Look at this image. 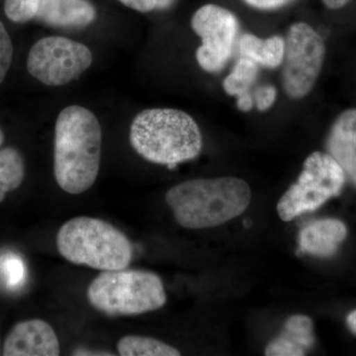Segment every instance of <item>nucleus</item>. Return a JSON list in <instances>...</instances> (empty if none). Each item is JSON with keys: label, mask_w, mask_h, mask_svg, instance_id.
<instances>
[{"label": "nucleus", "mask_w": 356, "mask_h": 356, "mask_svg": "<svg viewBox=\"0 0 356 356\" xmlns=\"http://www.w3.org/2000/svg\"><path fill=\"white\" fill-rule=\"evenodd\" d=\"M102 147V126L90 110L70 105L58 114L54 175L63 191L77 195L93 186L99 173Z\"/></svg>", "instance_id": "nucleus-1"}, {"label": "nucleus", "mask_w": 356, "mask_h": 356, "mask_svg": "<svg viewBox=\"0 0 356 356\" xmlns=\"http://www.w3.org/2000/svg\"><path fill=\"white\" fill-rule=\"evenodd\" d=\"M252 191L241 178H197L175 185L165 202L185 229L213 228L241 216L250 206Z\"/></svg>", "instance_id": "nucleus-2"}, {"label": "nucleus", "mask_w": 356, "mask_h": 356, "mask_svg": "<svg viewBox=\"0 0 356 356\" xmlns=\"http://www.w3.org/2000/svg\"><path fill=\"white\" fill-rule=\"evenodd\" d=\"M130 143L143 159L170 168L197 158L203 146L196 121L186 112L172 108L138 114L131 124Z\"/></svg>", "instance_id": "nucleus-3"}, {"label": "nucleus", "mask_w": 356, "mask_h": 356, "mask_svg": "<svg viewBox=\"0 0 356 356\" xmlns=\"http://www.w3.org/2000/svg\"><path fill=\"white\" fill-rule=\"evenodd\" d=\"M58 252L76 266L102 271L127 268L133 259L132 243L104 220L76 217L65 222L56 238Z\"/></svg>", "instance_id": "nucleus-4"}, {"label": "nucleus", "mask_w": 356, "mask_h": 356, "mask_svg": "<svg viewBox=\"0 0 356 356\" xmlns=\"http://www.w3.org/2000/svg\"><path fill=\"white\" fill-rule=\"evenodd\" d=\"M86 297L93 308L109 317L140 315L166 303L161 277L140 269L102 271L91 281Z\"/></svg>", "instance_id": "nucleus-5"}, {"label": "nucleus", "mask_w": 356, "mask_h": 356, "mask_svg": "<svg viewBox=\"0 0 356 356\" xmlns=\"http://www.w3.org/2000/svg\"><path fill=\"white\" fill-rule=\"evenodd\" d=\"M343 168L327 153L314 152L305 159L298 179L277 203V213L284 222L318 209L337 197L346 184Z\"/></svg>", "instance_id": "nucleus-6"}, {"label": "nucleus", "mask_w": 356, "mask_h": 356, "mask_svg": "<svg viewBox=\"0 0 356 356\" xmlns=\"http://www.w3.org/2000/svg\"><path fill=\"white\" fill-rule=\"evenodd\" d=\"M281 83L291 99H303L317 83L325 60L324 39L305 22L293 23L285 37Z\"/></svg>", "instance_id": "nucleus-7"}, {"label": "nucleus", "mask_w": 356, "mask_h": 356, "mask_svg": "<svg viewBox=\"0 0 356 356\" xmlns=\"http://www.w3.org/2000/svg\"><path fill=\"white\" fill-rule=\"evenodd\" d=\"M92 60V53L86 44L65 37L51 36L33 44L27 69L44 86H62L81 76Z\"/></svg>", "instance_id": "nucleus-8"}, {"label": "nucleus", "mask_w": 356, "mask_h": 356, "mask_svg": "<svg viewBox=\"0 0 356 356\" xmlns=\"http://www.w3.org/2000/svg\"><path fill=\"white\" fill-rule=\"evenodd\" d=\"M191 28L200 37L196 50L199 67L209 74H218L228 65L240 32L238 17L225 7L205 4L192 15Z\"/></svg>", "instance_id": "nucleus-9"}, {"label": "nucleus", "mask_w": 356, "mask_h": 356, "mask_svg": "<svg viewBox=\"0 0 356 356\" xmlns=\"http://www.w3.org/2000/svg\"><path fill=\"white\" fill-rule=\"evenodd\" d=\"M60 341L55 330L40 318L17 323L7 334L4 356H58Z\"/></svg>", "instance_id": "nucleus-10"}, {"label": "nucleus", "mask_w": 356, "mask_h": 356, "mask_svg": "<svg viewBox=\"0 0 356 356\" xmlns=\"http://www.w3.org/2000/svg\"><path fill=\"white\" fill-rule=\"evenodd\" d=\"M325 149L356 187V108L344 110L337 117L327 134Z\"/></svg>", "instance_id": "nucleus-11"}, {"label": "nucleus", "mask_w": 356, "mask_h": 356, "mask_svg": "<svg viewBox=\"0 0 356 356\" xmlns=\"http://www.w3.org/2000/svg\"><path fill=\"white\" fill-rule=\"evenodd\" d=\"M346 236L348 228L341 220H318L300 231L298 254L323 259L334 257Z\"/></svg>", "instance_id": "nucleus-12"}, {"label": "nucleus", "mask_w": 356, "mask_h": 356, "mask_svg": "<svg viewBox=\"0 0 356 356\" xmlns=\"http://www.w3.org/2000/svg\"><path fill=\"white\" fill-rule=\"evenodd\" d=\"M89 0H42L36 17L44 24L60 28H83L96 19Z\"/></svg>", "instance_id": "nucleus-13"}, {"label": "nucleus", "mask_w": 356, "mask_h": 356, "mask_svg": "<svg viewBox=\"0 0 356 356\" xmlns=\"http://www.w3.org/2000/svg\"><path fill=\"white\" fill-rule=\"evenodd\" d=\"M316 337L314 323L305 315L288 318L280 336L266 346L267 356H303L314 348Z\"/></svg>", "instance_id": "nucleus-14"}, {"label": "nucleus", "mask_w": 356, "mask_h": 356, "mask_svg": "<svg viewBox=\"0 0 356 356\" xmlns=\"http://www.w3.org/2000/svg\"><path fill=\"white\" fill-rule=\"evenodd\" d=\"M238 51L241 57L250 58L259 67L276 69L284 60L285 40L280 35L259 38L245 33L238 40Z\"/></svg>", "instance_id": "nucleus-15"}, {"label": "nucleus", "mask_w": 356, "mask_h": 356, "mask_svg": "<svg viewBox=\"0 0 356 356\" xmlns=\"http://www.w3.org/2000/svg\"><path fill=\"white\" fill-rule=\"evenodd\" d=\"M25 177V163L22 154L14 147L0 149V203L8 192L22 184Z\"/></svg>", "instance_id": "nucleus-16"}, {"label": "nucleus", "mask_w": 356, "mask_h": 356, "mask_svg": "<svg viewBox=\"0 0 356 356\" xmlns=\"http://www.w3.org/2000/svg\"><path fill=\"white\" fill-rule=\"evenodd\" d=\"M259 65L247 58L236 60L232 72L222 81V88L229 96L238 98L250 95L259 76Z\"/></svg>", "instance_id": "nucleus-17"}, {"label": "nucleus", "mask_w": 356, "mask_h": 356, "mask_svg": "<svg viewBox=\"0 0 356 356\" xmlns=\"http://www.w3.org/2000/svg\"><path fill=\"white\" fill-rule=\"evenodd\" d=\"M121 356H179V350L170 344L149 337L126 336L117 344Z\"/></svg>", "instance_id": "nucleus-18"}, {"label": "nucleus", "mask_w": 356, "mask_h": 356, "mask_svg": "<svg viewBox=\"0 0 356 356\" xmlns=\"http://www.w3.org/2000/svg\"><path fill=\"white\" fill-rule=\"evenodd\" d=\"M42 0H4V13L9 20L26 23L36 17Z\"/></svg>", "instance_id": "nucleus-19"}, {"label": "nucleus", "mask_w": 356, "mask_h": 356, "mask_svg": "<svg viewBox=\"0 0 356 356\" xmlns=\"http://www.w3.org/2000/svg\"><path fill=\"white\" fill-rule=\"evenodd\" d=\"M0 269L9 286H17L24 280V264L17 255L7 254L3 257L0 264Z\"/></svg>", "instance_id": "nucleus-20"}, {"label": "nucleus", "mask_w": 356, "mask_h": 356, "mask_svg": "<svg viewBox=\"0 0 356 356\" xmlns=\"http://www.w3.org/2000/svg\"><path fill=\"white\" fill-rule=\"evenodd\" d=\"M13 58V46L10 36L6 31L3 23L0 21V84L6 79L10 69Z\"/></svg>", "instance_id": "nucleus-21"}, {"label": "nucleus", "mask_w": 356, "mask_h": 356, "mask_svg": "<svg viewBox=\"0 0 356 356\" xmlns=\"http://www.w3.org/2000/svg\"><path fill=\"white\" fill-rule=\"evenodd\" d=\"M277 89L273 84H264L252 93L254 106L259 112L268 111L277 99Z\"/></svg>", "instance_id": "nucleus-22"}, {"label": "nucleus", "mask_w": 356, "mask_h": 356, "mask_svg": "<svg viewBox=\"0 0 356 356\" xmlns=\"http://www.w3.org/2000/svg\"><path fill=\"white\" fill-rule=\"evenodd\" d=\"M247 6L261 11H273L289 6L295 0H243Z\"/></svg>", "instance_id": "nucleus-23"}, {"label": "nucleus", "mask_w": 356, "mask_h": 356, "mask_svg": "<svg viewBox=\"0 0 356 356\" xmlns=\"http://www.w3.org/2000/svg\"><path fill=\"white\" fill-rule=\"evenodd\" d=\"M124 6L139 13H147L156 9V0H118Z\"/></svg>", "instance_id": "nucleus-24"}, {"label": "nucleus", "mask_w": 356, "mask_h": 356, "mask_svg": "<svg viewBox=\"0 0 356 356\" xmlns=\"http://www.w3.org/2000/svg\"><path fill=\"white\" fill-rule=\"evenodd\" d=\"M236 106L242 112H250V110L254 108V102L252 93L236 98Z\"/></svg>", "instance_id": "nucleus-25"}, {"label": "nucleus", "mask_w": 356, "mask_h": 356, "mask_svg": "<svg viewBox=\"0 0 356 356\" xmlns=\"http://www.w3.org/2000/svg\"><path fill=\"white\" fill-rule=\"evenodd\" d=\"M321 1L330 10H337L348 6L353 0H321Z\"/></svg>", "instance_id": "nucleus-26"}, {"label": "nucleus", "mask_w": 356, "mask_h": 356, "mask_svg": "<svg viewBox=\"0 0 356 356\" xmlns=\"http://www.w3.org/2000/svg\"><path fill=\"white\" fill-rule=\"evenodd\" d=\"M346 322L350 331L356 336V310L351 311L348 314Z\"/></svg>", "instance_id": "nucleus-27"}, {"label": "nucleus", "mask_w": 356, "mask_h": 356, "mask_svg": "<svg viewBox=\"0 0 356 356\" xmlns=\"http://www.w3.org/2000/svg\"><path fill=\"white\" fill-rule=\"evenodd\" d=\"M175 2V0H156V9L166 10V9L170 8Z\"/></svg>", "instance_id": "nucleus-28"}, {"label": "nucleus", "mask_w": 356, "mask_h": 356, "mask_svg": "<svg viewBox=\"0 0 356 356\" xmlns=\"http://www.w3.org/2000/svg\"><path fill=\"white\" fill-rule=\"evenodd\" d=\"M4 139H6V137H4L3 131H2L1 128H0V146L3 144Z\"/></svg>", "instance_id": "nucleus-29"}]
</instances>
